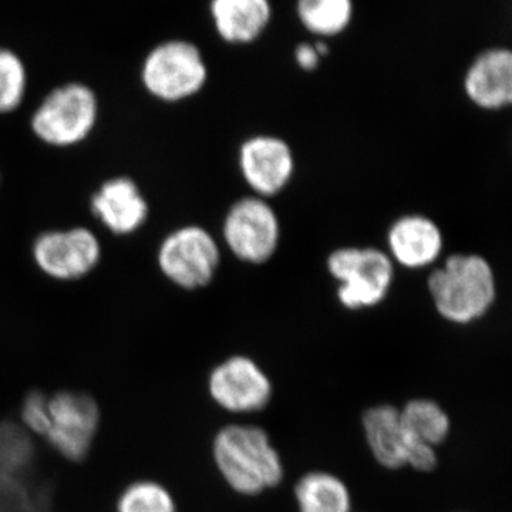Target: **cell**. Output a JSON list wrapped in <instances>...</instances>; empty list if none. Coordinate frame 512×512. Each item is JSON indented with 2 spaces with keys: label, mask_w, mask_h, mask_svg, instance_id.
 <instances>
[{
  "label": "cell",
  "mask_w": 512,
  "mask_h": 512,
  "mask_svg": "<svg viewBox=\"0 0 512 512\" xmlns=\"http://www.w3.org/2000/svg\"><path fill=\"white\" fill-rule=\"evenodd\" d=\"M427 286L437 312L457 325L483 318L497 298L493 268L480 255L450 256L430 275Z\"/></svg>",
  "instance_id": "1"
},
{
  "label": "cell",
  "mask_w": 512,
  "mask_h": 512,
  "mask_svg": "<svg viewBox=\"0 0 512 512\" xmlns=\"http://www.w3.org/2000/svg\"><path fill=\"white\" fill-rule=\"evenodd\" d=\"M212 454L221 476L239 494L262 493L284 477L279 454L258 427H224L215 436Z\"/></svg>",
  "instance_id": "2"
},
{
  "label": "cell",
  "mask_w": 512,
  "mask_h": 512,
  "mask_svg": "<svg viewBox=\"0 0 512 512\" xmlns=\"http://www.w3.org/2000/svg\"><path fill=\"white\" fill-rule=\"evenodd\" d=\"M99 113V99L89 84L66 82L40 101L30 117V130L49 147L79 146L93 133Z\"/></svg>",
  "instance_id": "3"
},
{
  "label": "cell",
  "mask_w": 512,
  "mask_h": 512,
  "mask_svg": "<svg viewBox=\"0 0 512 512\" xmlns=\"http://www.w3.org/2000/svg\"><path fill=\"white\" fill-rule=\"evenodd\" d=\"M140 79L154 99L180 103L204 89L208 82V66L195 43L167 39L148 50L141 63Z\"/></svg>",
  "instance_id": "4"
},
{
  "label": "cell",
  "mask_w": 512,
  "mask_h": 512,
  "mask_svg": "<svg viewBox=\"0 0 512 512\" xmlns=\"http://www.w3.org/2000/svg\"><path fill=\"white\" fill-rule=\"evenodd\" d=\"M328 269L339 282V302L352 311L375 308L392 288L393 261L380 249H336L329 256Z\"/></svg>",
  "instance_id": "5"
},
{
  "label": "cell",
  "mask_w": 512,
  "mask_h": 512,
  "mask_svg": "<svg viewBox=\"0 0 512 512\" xmlns=\"http://www.w3.org/2000/svg\"><path fill=\"white\" fill-rule=\"evenodd\" d=\"M220 262L217 241L198 225L174 229L158 247L157 264L161 274L185 291H197L210 285Z\"/></svg>",
  "instance_id": "6"
},
{
  "label": "cell",
  "mask_w": 512,
  "mask_h": 512,
  "mask_svg": "<svg viewBox=\"0 0 512 512\" xmlns=\"http://www.w3.org/2000/svg\"><path fill=\"white\" fill-rule=\"evenodd\" d=\"M50 427L45 440L60 456L79 463L89 456L100 426V409L92 396L60 390L47 396Z\"/></svg>",
  "instance_id": "7"
},
{
  "label": "cell",
  "mask_w": 512,
  "mask_h": 512,
  "mask_svg": "<svg viewBox=\"0 0 512 512\" xmlns=\"http://www.w3.org/2000/svg\"><path fill=\"white\" fill-rule=\"evenodd\" d=\"M101 255L100 239L87 227L43 232L32 248L37 268L60 282L79 281L92 274L100 264Z\"/></svg>",
  "instance_id": "8"
},
{
  "label": "cell",
  "mask_w": 512,
  "mask_h": 512,
  "mask_svg": "<svg viewBox=\"0 0 512 512\" xmlns=\"http://www.w3.org/2000/svg\"><path fill=\"white\" fill-rule=\"evenodd\" d=\"M222 235L238 259L265 264L278 249L281 225L274 208L264 198H242L229 208Z\"/></svg>",
  "instance_id": "9"
},
{
  "label": "cell",
  "mask_w": 512,
  "mask_h": 512,
  "mask_svg": "<svg viewBox=\"0 0 512 512\" xmlns=\"http://www.w3.org/2000/svg\"><path fill=\"white\" fill-rule=\"evenodd\" d=\"M208 389L212 400L234 413H252L264 409L272 396V386L254 360L232 356L220 363L210 375Z\"/></svg>",
  "instance_id": "10"
},
{
  "label": "cell",
  "mask_w": 512,
  "mask_h": 512,
  "mask_svg": "<svg viewBox=\"0 0 512 512\" xmlns=\"http://www.w3.org/2000/svg\"><path fill=\"white\" fill-rule=\"evenodd\" d=\"M239 170L259 198L272 197L292 180L295 158L282 138L256 136L239 148Z\"/></svg>",
  "instance_id": "11"
},
{
  "label": "cell",
  "mask_w": 512,
  "mask_h": 512,
  "mask_svg": "<svg viewBox=\"0 0 512 512\" xmlns=\"http://www.w3.org/2000/svg\"><path fill=\"white\" fill-rule=\"evenodd\" d=\"M94 217L111 234L126 237L143 227L150 207L133 178L121 175L104 181L90 200Z\"/></svg>",
  "instance_id": "12"
},
{
  "label": "cell",
  "mask_w": 512,
  "mask_h": 512,
  "mask_svg": "<svg viewBox=\"0 0 512 512\" xmlns=\"http://www.w3.org/2000/svg\"><path fill=\"white\" fill-rule=\"evenodd\" d=\"M468 99L483 110H501L512 101V53L505 47L484 50L464 77Z\"/></svg>",
  "instance_id": "13"
},
{
  "label": "cell",
  "mask_w": 512,
  "mask_h": 512,
  "mask_svg": "<svg viewBox=\"0 0 512 512\" xmlns=\"http://www.w3.org/2000/svg\"><path fill=\"white\" fill-rule=\"evenodd\" d=\"M390 259L407 269L426 268L440 258L444 247L439 225L423 215L399 218L387 234Z\"/></svg>",
  "instance_id": "14"
},
{
  "label": "cell",
  "mask_w": 512,
  "mask_h": 512,
  "mask_svg": "<svg viewBox=\"0 0 512 512\" xmlns=\"http://www.w3.org/2000/svg\"><path fill=\"white\" fill-rule=\"evenodd\" d=\"M208 10L217 35L234 46L256 42L272 20L269 0H210Z\"/></svg>",
  "instance_id": "15"
},
{
  "label": "cell",
  "mask_w": 512,
  "mask_h": 512,
  "mask_svg": "<svg viewBox=\"0 0 512 512\" xmlns=\"http://www.w3.org/2000/svg\"><path fill=\"white\" fill-rule=\"evenodd\" d=\"M366 440L373 456L382 466L402 468L409 456V440L404 431L400 412L392 406H377L367 410L365 419Z\"/></svg>",
  "instance_id": "16"
},
{
  "label": "cell",
  "mask_w": 512,
  "mask_h": 512,
  "mask_svg": "<svg viewBox=\"0 0 512 512\" xmlns=\"http://www.w3.org/2000/svg\"><path fill=\"white\" fill-rule=\"evenodd\" d=\"M296 16L303 29L319 37L342 35L355 16L353 0H296Z\"/></svg>",
  "instance_id": "17"
},
{
  "label": "cell",
  "mask_w": 512,
  "mask_h": 512,
  "mask_svg": "<svg viewBox=\"0 0 512 512\" xmlns=\"http://www.w3.org/2000/svg\"><path fill=\"white\" fill-rule=\"evenodd\" d=\"M400 419L409 440V451L416 446L434 448L446 439L450 429L447 414L430 400H413L407 403L403 412H400Z\"/></svg>",
  "instance_id": "18"
},
{
  "label": "cell",
  "mask_w": 512,
  "mask_h": 512,
  "mask_svg": "<svg viewBox=\"0 0 512 512\" xmlns=\"http://www.w3.org/2000/svg\"><path fill=\"white\" fill-rule=\"evenodd\" d=\"M299 512H350V495L338 477L311 473L295 488Z\"/></svg>",
  "instance_id": "19"
},
{
  "label": "cell",
  "mask_w": 512,
  "mask_h": 512,
  "mask_svg": "<svg viewBox=\"0 0 512 512\" xmlns=\"http://www.w3.org/2000/svg\"><path fill=\"white\" fill-rule=\"evenodd\" d=\"M29 74L25 60L12 47L0 46V114L22 106L28 94Z\"/></svg>",
  "instance_id": "20"
},
{
  "label": "cell",
  "mask_w": 512,
  "mask_h": 512,
  "mask_svg": "<svg viewBox=\"0 0 512 512\" xmlns=\"http://www.w3.org/2000/svg\"><path fill=\"white\" fill-rule=\"evenodd\" d=\"M116 512H177V504L163 484L154 480H137L121 491Z\"/></svg>",
  "instance_id": "21"
},
{
  "label": "cell",
  "mask_w": 512,
  "mask_h": 512,
  "mask_svg": "<svg viewBox=\"0 0 512 512\" xmlns=\"http://www.w3.org/2000/svg\"><path fill=\"white\" fill-rule=\"evenodd\" d=\"M32 456L28 431L12 423H0V478L15 477Z\"/></svg>",
  "instance_id": "22"
},
{
  "label": "cell",
  "mask_w": 512,
  "mask_h": 512,
  "mask_svg": "<svg viewBox=\"0 0 512 512\" xmlns=\"http://www.w3.org/2000/svg\"><path fill=\"white\" fill-rule=\"evenodd\" d=\"M20 420H22L23 429L28 433L45 439L50 427L49 410H47V394L40 390H32L26 394L23 399L22 409H20Z\"/></svg>",
  "instance_id": "23"
},
{
  "label": "cell",
  "mask_w": 512,
  "mask_h": 512,
  "mask_svg": "<svg viewBox=\"0 0 512 512\" xmlns=\"http://www.w3.org/2000/svg\"><path fill=\"white\" fill-rule=\"evenodd\" d=\"M320 57L322 56L316 49V45H311V43H301L295 49L296 64L306 72H311L319 66Z\"/></svg>",
  "instance_id": "24"
}]
</instances>
